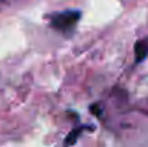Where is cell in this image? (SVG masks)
<instances>
[{
	"label": "cell",
	"instance_id": "6da1fadb",
	"mask_svg": "<svg viewBox=\"0 0 148 147\" xmlns=\"http://www.w3.org/2000/svg\"><path fill=\"white\" fill-rule=\"evenodd\" d=\"M81 19V12L78 10H66V12H60L52 16L50 19V26L53 29H56L60 33H71L73 32L78 20Z\"/></svg>",
	"mask_w": 148,
	"mask_h": 147
},
{
	"label": "cell",
	"instance_id": "7a4b0ae2",
	"mask_svg": "<svg viewBox=\"0 0 148 147\" xmlns=\"http://www.w3.org/2000/svg\"><path fill=\"white\" fill-rule=\"evenodd\" d=\"M134 52H135V63H141L148 56V41L147 39H140L135 43V46H134Z\"/></svg>",
	"mask_w": 148,
	"mask_h": 147
},
{
	"label": "cell",
	"instance_id": "3957f363",
	"mask_svg": "<svg viewBox=\"0 0 148 147\" xmlns=\"http://www.w3.org/2000/svg\"><path fill=\"white\" fill-rule=\"evenodd\" d=\"M85 127H79V128H73L71 133H69V136H66V140H65V144L66 146H72V144H75V141L78 140V137H79V134H81V131L84 130Z\"/></svg>",
	"mask_w": 148,
	"mask_h": 147
}]
</instances>
